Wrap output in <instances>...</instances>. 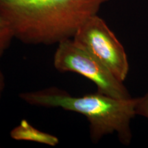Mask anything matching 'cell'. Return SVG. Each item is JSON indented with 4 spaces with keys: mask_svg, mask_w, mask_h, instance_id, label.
Here are the masks:
<instances>
[{
    "mask_svg": "<svg viewBox=\"0 0 148 148\" xmlns=\"http://www.w3.org/2000/svg\"><path fill=\"white\" fill-rule=\"evenodd\" d=\"M109 0H0V15L14 38L26 44L52 45L71 39Z\"/></svg>",
    "mask_w": 148,
    "mask_h": 148,
    "instance_id": "1",
    "label": "cell"
},
{
    "mask_svg": "<svg viewBox=\"0 0 148 148\" xmlns=\"http://www.w3.org/2000/svg\"><path fill=\"white\" fill-rule=\"evenodd\" d=\"M19 97L30 105L61 108L83 114L89 122L93 143L114 133L123 145H129L132 141L131 121L136 115V97L118 99L98 92L75 97L55 87L23 92Z\"/></svg>",
    "mask_w": 148,
    "mask_h": 148,
    "instance_id": "2",
    "label": "cell"
},
{
    "mask_svg": "<svg viewBox=\"0 0 148 148\" xmlns=\"http://www.w3.org/2000/svg\"><path fill=\"white\" fill-rule=\"evenodd\" d=\"M53 62L59 71L74 72L92 81L98 92L118 99L132 97L123 82L73 38L58 44Z\"/></svg>",
    "mask_w": 148,
    "mask_h": 148,
    "instance_id": "3",
    "label": "cell"
},
{
    "mask_svg": "<svg viewBox=\"0 0 148 148\" xmlns=\"http://www.w3.org/2000/svg\"><path fill=\"white\" fill-rule=\"evenodd\" d=\"M73 39L103 63L118 79L124 82L129 72L125 50L103 18L95 15L78 29Z\"/></svg>",
    "mask_w": 148,
    "mask_h": 148,
    "instance_id": "4",
    "label": "cell"
},
{
    "mask_svg": "<svg viewBox=\"0 0 148 148\" xmlns=\"http://www.w3.org/2000/svg\"><path fill=\"white\" fill-rule=\"evenodd\" d=\"M10 136L16 140L33 141L53 147L59 143L58 137L39 130L31 125L26 119H22L19 124L11 130Z\"/></svg>",
    "mask_w": 148,
    "mask_h": 148,
    "instance_id": "5",
    "label": "cell"
},
{
    "mask_svg": "<svg viewBox=\"0 0 148 148\" xmlns=\"http://www.w3.org/2000/svg\"><path fill=\"white\" fill-rule=\"evenodd\" d=\"M13 38V32L8 22L0 15V58L9 47Z\"/></svg>",
    "mask_w": 148,
    "mask_h": 148,
    "instance_id": "6",
    "label": "cell"
},
{
    "mask_svg": "<svg viewBox=\"0 0 148 148\" xmlns=\"http://www.w3.org/2000/svg\"><path fill=\"white\" fill-rule=\"evenodd\" d=\"M136 114L148 119V90L140 97H136Z\"/></svg>",
    "mask_w": 148,
    "mask_h": 148,
    "instance_id": "7",
    "label": "cell"
},
{
    "mask_svg": "<svg viewBox=\"0 0 148 148\" xmlns=\"http://www.w3.org/2000/svg\"><path fill=\"white\" fill-rule=\"evenodd\" d=\"M5 87V78L4 75L2 73V71L0 69V98L1 97V95H2V92L4 90Z\"/></svg>",
    "mask_w": 148,
    "mask_h": 148,
    "instance_id": "8",
    "label": "cell"
}]
</instances>
